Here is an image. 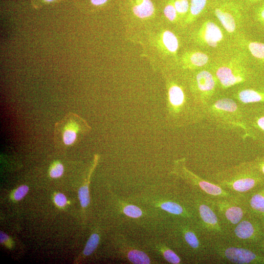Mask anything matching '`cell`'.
I'll return each instance as SVG.
<instances>
[{
	"instance_id": "1",
	"label": "cell",
	"mask_w": 264,
	"mask_h": 264,
	"mask_svg": "<svg viewBox=\"0 0 264 264\" xmlns=\"http://www.w3.org/2000/svg\"><path fill=\"white\" fill-rule=\"evenodd\" d=\"M160 19L137 32L125 35L127 39L139 45L141 55L152 69L161 73L178 66L179 40L177 35Z\"/></svg>"
},
{
	"instance_id": "2",
	"label": "cell",
	"mask_w": 264,
	"mask_h": 264,
	"mask_svg": "<svg viewBox=\"0 0 264 264\" xmlns=\"http://www.w3.org/2000/svg\"><path fill=\"white\" fill-rule=\"evenodd\" d=\"M119 3L125 35L139 31L160 19L159 11L151 0H119Z\"/></svg>"
},
{
	"instance_id": "3",
	"label": "cell",
	"mask_w": 264,
	"mask_h": 264,
	"mask_svg": "<svg viewBox=\"0 0 264 264\" xmlns=\"http://www.w3.org/2000/svg\"><path fill=\"white\" fill-rule=\"evenodd\" d=\"M209 9L228 33L234 32L237 21L248 9L238 0H212Z\"/></svg>"
},
{
	"instance_id": "4",
	"label": "cell",
	"mask_w": 264,
	"mask_h": 264,
	"mask_svg": "<svg viewBox=\"0 0 264 264\" xmlns=\"http://www.w3.org/2000/svg\"><path fill=\"white\" fill-rule=\"evenodd\" d=\"M219 182L221 186L232 191L244 193L263 186L264 178L255 168L223 176Z\"/></svg>"
},
{
	"instance_id": "5",
	"label": "cell",
	"mask_w": 264,
	"mask_h": 264,
	"mask_svg": "<svg viewBox=\"0 0 264 264\" xmlns=\"http://www.w3.org/2000/svg\"><path fill=\"white\" fill-rule=\"evenodd\" d=\"M165 81L167 107L172 116H179L187 104V94L183 85L173 77L171 71L162 73Z\"/></svg>"
},
{
	"instance_id": "6",
	"label": "cell",
	"mask_w": 264,
	"mask_h": 264,
	"mask_svg": "<svg viewBox=\"0 0 264 264\" xmlns=\"http://www.w3.org/2000/svg\"><path fill=\"white\" fill-rule=\"evenodd\" d=\"M184 164L182 159L176 161L173 172L191 184L196 186L207 194L213 196H228V193L221 187L200 178L187 170Z\"/></svg>"
},
{
	"instance_id": "7",
	"label": "cell",
	"mask_w": 264,
	"mask_h": 264,
	"mask_svg": "<svg viewBox=\"0 0 264 264\" xmlns=\"http://www.w3.org/2000/svg\"><path fill=\"white\" fill-rule=\"evenodd\" d=\"M218 253L223 258L234 264H264V257L244 248H220L218 249Z\"/></svg>"
},
{
	"instance_id": "8",
	"label": "cell",
	"mask_w": 264,
	"mask_h": 264,
	"mask_svg": "<svg viewBox=\"0 0 264 264\" xmlns=\"http://www.w3.org/2000/svg\"><path fill=\"white\" fill-rule=\"evenodd\" d=\"M195 39L201 44L215 47L223 40V34L216 23L211 20H207L197 31Z\"/></svg>"
},
{
	"instance_id": "9",
	"label": "cell",
	"mask_w": 264,
	"mask_h": 264,
	"mask_svg": "<svg viewBox=\"0 0 264 264\" xmlns=\"http://www.w3.org/2000/svg\"><path fill=\"white\" fill-rule=\"evenodd\" d=\"M216 75L221 85L226 88L243 82L246 77L244 70L234 63L219 67Z\"/></svg>"
},
{
	"instance_id": "10",
	"label": "cell",
	"mask_w": 264,
	"mask_h": 264,
	"mask_svg": "<svg viewBox=\"0 0 264 264\" xmlns=\"http://www.w3.org/2000/svg\"><path fill=\"white\" fill-rule=\"evenodd\" d=\"M263 231V227L257 222L243 220L237 224L234 232L235 236L240 239L257 242L264 236Z\"/></svg>"
},
{
	"instance_id": "11",
	"label": "cell",
	"mask_w": 264,
	"mask_h": 264,
	"mask_svg": "<svg viewBox=\"0 0 264 264\" xmlns=\"http://www.w3.org/2000/svg\"><path fill=\"white\" fill-rule=\"evenodd\" d=\"M209 61L208 56L203 52L189 50L179 56L178 67L183 69H194L205 66Z\"/></svg>"
},
{
	"instance_id": "12",
	"label": "cell",
	"mask_w": 264,
	"mask_h": 264,
	"mask_svg": "<svg viewBox=\"0 0 264 264\" xmlns=\"http://www.w3.org/2000/svg\"><path fill=\"white\" fill-rule=\"evenodd\" d=\"M198 210L203 227L216 233H221L218 218L213 209L203 202L198 205Z\"/></svg>"
},
{
	"instance_id": "13",
	"label": "cell",
	"mask_w": 264,
	"mask_h": 264,
	"mask_svg": "<svg viewBox=\"0 0 264 264\" xmlns=\"http://www.w3.org/2000/svg\"><path fill=\"white\" fill-rule=\"evenodd\" d=\"M217 206L228 222L232 224H237L243 217V210L233 203L221 201L217 203Z\"/></svg>"
},
{
	"instance_id": "14",
	"label": "cell",
	"mask_w": 264,
	"mask_h": 264,
	"mask_svg": "<svg viewBox=\"0 0 264 264\" xmlns=\"http://www.w3.org/2000/svg\"><path fill=\"white\" fill-rule=\"evenodd\" d=\"M194 83L198 91L204 94L212 92L215 86L213 75L207 70L199 71L196 75Z\"/></svg>"
},
{
	"instance_id": "15",
	"label": "cell",
	"mask_w": 264,
	"mask_h": 264,
	"mask_svg": "<svg viewBox=\"0 0 264 264\" xmlns=\"http://www.w3.org/2000/svg\"><path fill=\"white\" fill-rule=\"evenodd\" d=\"M212 0H190L188 14L183 25H188L194 22L209 6Z\"/></svg>"
},
{
	"instance_id": "16",
	"label": "cell",
	"mask_w": 264,
	"mask_h": 264,
	"mask_svg": "<svg viewBox=\"0 0 264 264\" xmlns=\"http://www.w3.org/2000/svg\"><path fill=\"white\" fill-rule=\"evenodd\" d=\"M160 19L167 24H175L180 23L174 5V0H162L159 8Z\"/></svg>"
},
{
	"instance_id": "17",
	"label": "cell",
	"mask_w": 264,
	"mask_h": 264,
	"mask_svg": "<svg viewBox=\"0 0 264 264\" xmlns=\"http://www.w3.org/2000/svg\"><path fill=\"white\" fill-rule=\"evenodd\" d=\"M249 206L252 213L264 223V186L252 194Z\"/></svg>"
},
{
	"instance_id": "18",
	"label": "cell",
	"mask_w": 264,
	"mask_h": 264,
	"mask_svg": "<svg viewBox=\"0 0 264 264\" xmlns=\"http://www.w3.org/2000/svg\"><path fill=\"white\" fill-rule=\"evenodd\" d=\"M238 98L243 103L264 102V92L252 89H244L239 91Z\"/></svg>"
},
{
	"instance_id": "19",
	"label": "cell",
	"mask_w": 264,
	"mask_h": 264,
	"mask_svg": "<svg viewBox=\"0 0 264 264\" xmlns=\"http://www.w3.org/2000/svg\"><path fill=\"white\" fill-rule=\"evenodd\" d=\"M213 108L217 111L235 112L238 109L236 103L229 98H222L217 101L213 105Z\"/></svg>"
},
{
	"instance_id": "20",
	"label": "cell",
	"mask_w": 264,
	"mask_h": 264,
	"mask_svg": "<svg viewBox=\"0 0 264 264\" xmlns=\"http://www.w3.org/2000/svg\"><path fill=\"white\" fill-rule=\"evenodd\" d=\"M248 50L251 54L259 62L264 64V44L257 42H248Z\"/></svg>"
},
{
	"instance_id": "21",
	"label": "cell",
	"mask_w": 264,
	"mask_h": 264,
	"mask_svg": "<svg viewBox=\"0 0 264 264\" xmlns=\"http://www.w3.org/2000/svg\"><path fill=\"white\" fill-rule=\"evenodd\" d=\"M179 21L182 24L186 18L190 8V0H174Z\"/></svg>"
},
{
	"instance_id": "22",
	"label": "cell",
	"mask_w": 264,
	"mask_h": 264,
	"mask_svg": "<svg viewBox=\"0 0 264 264\" xmlns=\"http://www.w3.org/2000/svg\"><path fill=\"white\" fill-rule=\"evenodd\" d=\"M128 259L133 264H148L150 260L148 256L144 252L138 250H132L127 255Z\"/></svg>"
},
{
	"instance_id": "23",
	"label": "cell",
	"mask_w": 264,
	"mask_h": 264,
	"mask_svg": "<svg viewBox=\"0 0 264 264\" xmlns=\"http://www.w3.org/2000/svg\"><path fill=\"white\" fill-rule=\"evenodd\" d=\"M160 207L163 210L174 215H179L183 213V209L179 204L172 201L162 203Z\"/></svg>"
},
{
	"instance_id": "24",
	"label": "cell",
	"mask_w": 264,
	"mask_h": 264,
	"mask_svg": "<svg viewBox=\"0 0 264 264\" xmlns=\"http://www.w3.org/2000/svg\"><path fill=\"white\" fill-rule=\"evenodd\" d=\"M251 8L255 20L264 25V0L253 5Z\"/></svg>"
},
{
	"instance_id": "25",
	"label": "cell",
	"mask_w": 264,
	"mask_h": 264,
	"mask_svg": "<svg viewBox=\"0 0 264 264\" xmlns=\"http://www.w3.org/2000/svg\"><path fill=\"white\" fill-rule=\"evenodd\" d=\"M184 238L186 243L194 249H199L200 246L199 241L195 233L191 230L184 232Z\"/></svg>"
},
{
	"instance_id": "26",
	"label": "cell",
	"mask_w": 264,
	"mask_h": 264,
	"mask_svg": "<svg viewBox=\"0 0 264 264\" xmlns=\"http://www.w3.org/2000/svg\"><path fill=\"white\" fill-rule=\"evenodd\" d=\"M99 236L97 234H93L88 240L83 253L86 256L91 254L97 247L99 242Z\"/></svg>"
},
{
	"instance_id": "27",
	"label": "cell",
	"mask_w": 264,
	"mask_h": 264,
	"mask_svg": "<svg viewBox=\"0 0 264 264\" xmlns=\"http://www.w3.org/2000/svg\"><path fill=\"white\" fill-rule=\"evenodd\" d=\"M77 138L76 129L68 127L64 131L62 135L63 141L66 145H70L74 143Z\"/></svg>"
},
{
	"instance_id": "28",
	"label": "cell",
	"mask_w": 264,
	"mask_h": 264,
	"mask_svg": "<svg viewBox=\"0 0 264 264\" xmlns=\"http://www.w3.org/2000/svg\"><path fill=\"white\" fill-rule=\"evenodd\" d=\"M80 203L83 207H86L90 201L88 187V185L81 187L78 192Z\"/></svg>"
},
{
	"instance_id": "29",
	"label": "cell",
	"mask_w": 264,
	"mask_h": 264,
	"mask_svg": "<svg viewBox=\"0 0 264 264\" xmlns=\"http://www.w3.org/2000/svg\"><path fill=\"white\" fill-rule=\"evenodd\" d=\"M124 213L127 216L137 218L140 217L142 215L141 210L133 205H127L123 208Z\"/></svg>"
},
{
	"instance_id": "30",
	"label": "cell",
	"mask_w": 264,
	"mask_h": 264,
	"mask_svg": "<svg viewBox=\"0 0 264 264\" xmlns=\"http://www.w3.org/2000/svg\"><path fill=\"white\" fill-rule=\"evenodd\" d=\"M163 255L165 260L169 263L173 264H179L180 258L172 250L165 248L163 251Z\"/></svg>"
},
{
	"instance_id": "31",
	"label": "cell",
	"mask_w": 264,
	"mask_h": 264,
	"mask_svg": "<svg viewBox=\"0 0 264 264\" xmlns=\"http://www.w3.org/2000/svg\"><path fill=\"white\" fill-rule=\"evenodd\" d=\"M64 172L63 165L59 162L54 164L51 167L49 175L51 177L57 178L61 176Z\"/></svg>"
},
{
	"instance_id": "32",
	"label": "cell",
	"mask_w": 264,
	"mask_h": 264,
	"mask_svg": "<svg viewBox=\"0 0 264 264\" xmlns=\"http://www.w3.org/2000/svg\"><path fill=\"white\" fill-rule=\"evenodd\" d=\"M28 187L26 185H22L17 189L14 194V198L16 200L22 198L27 194Z\"/></svg>"
},
{
	"instance_id": "33",
	"label": "cell",
	"mask_w": 264,
	"mask_h": 264,
	"mask_svg": "<svg viewBox=\"0 0 264 264\" xmlns=\"http://www.w3.org/2000/svg\"><path fill=\"white\" fill-rule=\"evenodd\" d=\"M54 202L59 207L64 206L66 203V198L62 193H58L54 197Z\"/></svg>"
},
{
	"instance_id": "34",
	"label": "cell",
	"mask_w": 264,
	"mask_h": 264,
	"mask_svg": "<svg viewBox=\"0 0 264 264\" xmlns=\"http://www.w3.org/2000/svg\"><path fill=\"white\" fill-rule=\"evenodd\" d=\"M254 168L264 176V157L257 161Z\"/></svg>"
},
{
	"instance_id": "35",
	"label": "cell",
	"mask_w": 264,
	"mask_h": 264,
	"mask_svg": "<svg viewBox=\"0 0 264 264\" xmlns=\"http://www.w3.org/2000/svg\"><path fill=\"white\" fill-rule=\"evenodd\" d=\"M241 3L244 4L247 8L251 7L253 5L264 0H238Z\"/></svg>"
},
{
	"instance_id": "36",
	"label": "cell",
	"mask_w": 264,
	"mask_h": 264,
	"mask_svg": "<svg viewBox=\"0 0 264 264\" xmlns=\"http://www.w3.org/2000/svg\"><path fill=\"white\" fill-rule=\"evenodd\" d=\"M256 125L263 132H264V116L258 118L256 120Z\"/></svg>"
},
{
	"instance_id": "37",
	"label": "cell",
	"mask_w": 264,
	"mask_h": 264,
	"mask_svg": "<svg viewBox=\"0 0 264 264\" xmlns=\"http://www.w3.org/2000/svg\"><path fill=\"white\" fill-rule=\"evenodd\" d=\"M91 3L96 6H100L104 4L108 0H90Z\"/></svg>"
},
{
	"instance_id": "38",
	"label": "cell",
	"mask_w": 264,
	"mask_h": 264,
	"mask_svg": "<svg viewBox=\"0 0 264 264\" xmlns=\"http://www.w3.org/2000/svg\"><path fill=\"white\" fill-rule=\"evenodd\" d=\"M8 237L6 234L0 231V242L2 243L5 242L8 239Z\"/></svg>"
},
{
	"instance_id": "39",
	"label": "cell",
	"mask_w": 264,
	"mask_h": 264,
	"mask_svg": "<svg viewBox=\"0 0 264 264\" xmlns=\"http://www.w3.org/2000/svg\"><path fill=\"white\" fill-rule=\"evenodd\" d=\"M261 247L262 248H264V239L263 241H262Z\"/></svg>"
},
{
	"instance_id": "40",
	"label": "cell",
	"mask_w": 264,
	"mask_h": 264,
	"mask_svg": "<svg viewBox=\"0 0 264 264\" xmlns=\"http://www.w3.org/2000/svg\"><path fill=\"white\" fill-rule=\"evenodd\" d=\"M44 0L45 1L50 2V1H52L54 0Z\"/></svg>"
}]
</instances>
